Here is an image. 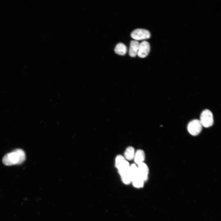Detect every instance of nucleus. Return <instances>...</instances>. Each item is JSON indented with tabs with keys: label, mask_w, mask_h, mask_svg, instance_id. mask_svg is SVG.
Returning a JSON list of instances; mask_svg holds the SVG:
<instances>
[{
	"label": "nucleus",
	"mask_w": 221,
	"mask_h": 221,
	"mask_svg": "<svg viewBox=\"0 0 221 221\" xmlns=\"http://www.w3.org/2000/svg\"><path fill=\"white\" fill-rule=\"evenodd\" d=\"M25 157V153L23 150L16 149L5 154L2 158V162L7 166L20 164L24 162Z\"/></svg>",
	"instance_id": "1"
},
{
	"label": "nucleus",
	"mask_w": 221,
	"mask_h": 221,
	"mask_svg": "<svg viewBox=\"0 0 221 221\" xmlns=\"http://www.w3.org/2000/svg\"><path fill=\"white\" fill-rule=\"evenodd\" d=\"M200 121L202 126L205 127L211 126L214 122L213 117L211 112L208 109L204 110L200 115Z\"/></svg>",
	"instance_id": "2"
},
{
	"label": "nucleus",
	"mask_w": 221,
	"mask_h": 221,
	"mask_svg": "<svg viewBox=\"0 0 221 221\" xmlns=\"http://www.w3.org/2000/svg\"><path fill=\"white\" fill-rule=\"evenodd\" d=\"M150 36L151 34L148 30L142 29H136L131 34V37L137 41L149 39Z\"/></svg>",
	"instance_id": "3"
},
{
	"label": "nucleus",
	"mask_w": 221,
	"mask_h": 221,
	"mask_svg": "<svg viewBox=\"0 0 221 221\" xmlns=\"http://www.w3.org/2000/svg\"><path fill=\"white\" fill-rule=\"evenodd\" d=\"M202 126L200 120L196 119L190 121L188 124L187 129L189 133L192 135L196 136L201 132Z\"/></svg>",
	"instance_id": "4"
},
{
	"label": "nucleus",
	"mask_w": 221,
	"mask_h": 221,
	"mask_svg": "<svg viewBox=\"0 0 221 221\" xmlns=\"http://www.w3.org/2000/svg\"><path fill=\"white\" fill-rule=\"evenodd\" d=\"M149 43L147 41H143L140 43L138 56L140 57L144 58L147 56L150 51Z\"/></svg>",
	"instance_id": "5"
},
{
	"label": "nucleus",
	"mask_w": 221,
	"mask_h": 221,
	"mask_svg": "<svg viewBox=\"0 0 221 221\" xmlns=\"http://www.w3.org/2000/svg\"><path fill=\"white\" fill-rule=\"evenodd\" d=\"M138 165V171L139 176L144 181L147 179L149 169L147 166L143 162Z\"/></svg>",
	"instance_id": "6"
},
{
	"label": "nucleus",
	"mask_w": 221,
	"mask_h": 221,
	"mask_svg": "<svg viewBox=\"0 0 221 221\" xmlns=\"http://www.w3.org/2000/svg\"><path fill=\"white\" fill-rule=\"evenodd\" d=\"M140 43L137 41H132L130 43L129 54L132 57H135L137 55Z\"/></svg>",
	"instance_id": "7"
},
{
	"label": "nucleus",
	"mask_w": 221,
	"mask_h": 221,
	"mask_svg": "<svg viewBox=\"0 0 221 221\" xmlns=\"http://www.w3.org/2000/svg\"><path fill=\"white\" fill-rule=\"evenodd\" d=\"M134 158L135 162L138 165L143 162L145 158V154L143 151L141 149L138 150L135 153Z\"/></svg>",
	"instance_id": "8"
},
{
	"label": "nucleus",
	"mask_w": 221,
	"mask_h": 221,
	"mask_svg": "<svg viewBox=\"0 0 221 221\" xmlns=\"http://www.w3.org/2000/svg\"><path fill=\"white\" fill-rule=\"evenodd\" d=\"M127 51L126 46L124 44L119 43L114 48V52L117 54L121 56L125 55Z\"/></svg>",
	"instance_id": "9"
},
{
	"label": "nucleus",
	"mask_w": 221,
	"mask_h": 221,
	"mask_svg": "<svg viewBox=\"0 0 221 221\" xmlns=\"http://www.w3.org/2000/svg\"><path fill=\"white\" fill-rule=\"evenodd\" d=\"M135 153L134 148L129 146L127 148L124 153L125 158L128 160H131L134 158Z\"/></svg>",
	"instance_id": "10"
},
{
	"label": "nucleus",
	"mask_w": 221,
	"mask_h": 221,
	"mask_svg": "<svg viewBox=\"0 0 221 221\" xmlns=\"http://www.w3.org/2000/svg\"><path fill=\"white\" fill-rule=\"evenodd\" d=\"M132 182L134 187L140 188L143 186L144 181L138 176L133 178Z\"/></svg>",
	"instance_id": "11"
},
{
	"label": "nucleus",
	"mask_w": 221,
	"mask_h": 221,
	"mask_svg": "<svg viewBox=\"0 0 221 221\" xmlns=\"http://www.w3.org/2000/svg\"><path fill=\"white\" fill-rule=\"evenodd\" d=\"M129 172L132 179L134 178L139 176L138 167L135 164H132L130 166Z\"/></svg>",
	"instance_id": "12"
},
{
	"label": "nucleus",
	"mask_w": 221,
	"mask_h": 221,
	"mask_svg": "<svg viewBox=\"0 0 221 221\" xmlns=\"http://www.w3.org/2000/svg\"><path fill=\"white\" fill-rule=\"evenodd\" d=\"M123 182L126 184H128L132 182V178L129 171L121 176Z\"/></svg>",
	"instance_id": "13"
},
{
	"label": "nucleus",
	"mask_w": 221,
	"mask_h": 221,
	"mask_svg": "<svg viewBox=\"0 0 221 221\" xmlns=\"http://www.w3.org/2000/svg\"><path fill=\"white\" fill-rule=\"evenodd\" d=\"M126 161L125 158L121 155L117 156L115 159V166L117 169Z\"/></svg>",
	"instance_id": "14"
}]
</instances>
